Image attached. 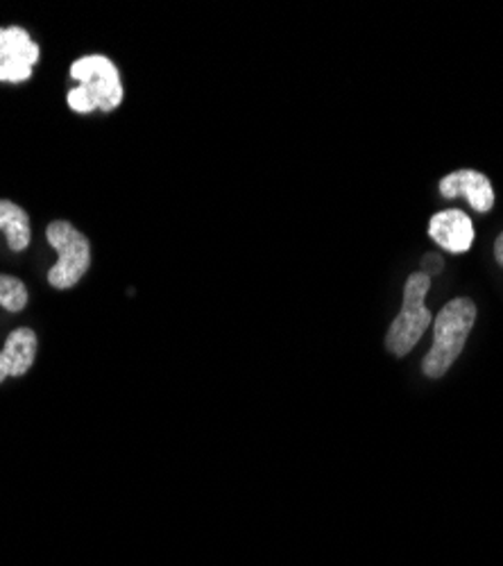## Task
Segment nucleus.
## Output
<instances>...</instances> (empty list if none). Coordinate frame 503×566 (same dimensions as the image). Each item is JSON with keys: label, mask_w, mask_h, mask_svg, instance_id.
Listing matches in <instances>:
<instances>
[{"label": "nucleus", "mask_w": 503, "mask_h": 566, "mask_svg": "<svg viewBox=\"0 0 503 566\" xmlns=\"http://www.w3.org/2000/svg\"><path fill=\"white\" fill-rule=\"evenodd\" d=\"M440 196L444 200L465 198L479 213H488L494 207V191L490 179L479 170H455L440 181Z\"/></svg>", "instance_id": "6"}, {"label": "nucleus", "mask_w": 503, "mask_h": 566, "mask_svg": "<svg viewBox=\"0 0 503 566\" xmlns=\"http://www.w3.org/2000/svg\"><path fill=\"white\" fill-rule=\"evenodd\" d=\"M45 239L60 254V261L49 270V283L57 291L75 289L91 268L88 239L66 220H55L45 227Z\"/></svg>", "instance_id": "4"}, {"label": "nucleus", "mask_w": 503, "mask_h": 566, "mask_svg": "<svg viewBox=\"0 0 503 566\" xmlns=\"http://www.w3.org/2000/svg\"><path fill=\"white\" fill-rule=\"evenodd\" d=\"M71 77L77 86L69 91L66 103L75 114H91L96 109L109 114L118 109L125 98L120 73L105 55L80 57L71 66Z\"/></svg>", "instance_id": "1"}, {"label": "nucleus", "mask_w": 503, "mask_h": 566, "mask_svg": "<svg viewBox=\"0 0 503 566\" xmlns=\"http://www.w3.org/2000/svg\"><path fill=\"white\" fill-rule=\"evenodd\" d=\"M429 235L447 252L463 254L474 243V227L461 209L440 211L429 222Z\"/></svg>", "instance_id": "7"}, {"label": "nucleus", "mask_w": 503, "mask_h": 566, "mask_svg": "<svg viewBox=\"0 0 503 566\" xmlns=\"http://www.w3.org/2000/svg\"><path fill=\"white\" fill-rule=\"evenodd\" d=\"M476 319V306L470 297L451 300L433 322V347L427 354L422 369L429 379H440V376L451 369L455 358L461 356L468 336Z\"/></svg>", "instance_id": "2"}, {"label": "nucleus", "mask_w": 503, "mask_h": 566, "mask_svg": "<svg viewBox=\"0 0 503 566\" xmlns=\"http://www.w3.org/2000/svg\"><path fill=\"white\" fill-rule=\"evenodd\" d=\"M36 62L39 45L28 30L19 25L0 28V82H28Z\"/></svg>", "instance_id": "5"}, {"label": "nucleus", "mask_w": 503, "mask_h": 566, "mask_svg": "<svg viewBox=\"0 0 503 566\" xmlns=\"http://www.w3.org/2000/svg\"><path fill=\"white\" fill-rule=\"evenodd\" d=\"M36 360V334L28 326L14 328V332L8 336L3 352H0V386L6 384V379L14 376H25L30 367Z\"/></svg>", "instance_id": "8"}, {"label": "nucleus", "mask_w": 503, "mask_h": 566, "mask_svg": "<svg viewBox=\"0 0 503 566\" xmlns=\"http://www.w3.org/2000/svg\"><path fill=\"white\" fill-rule=\"evenodd\" d=\"M431 289V276L425 272L410 274L404 289V306L399 315L392 319L388 336H386V347L392 356H406L410 349H413L420 338L425 336L427 328L433 322L431 311L425 306V297Z\"/></svg>", "instance_id": "3"}, {"label": "nucleus", "mask_w": 503, "mask_h": 566, "mask_svg": "<svg viewBox=\"0 0 503 566\" xmlns=\"http://www.w3.org/2000/svg\"><path fill=\"white\" fill-rule=\"evenodd\" d=\"M494 259H496V263L503 268V233L499 235L496 243H494Z\"/></svg>", "instance_id": "12"}, {"label": "nucleus", "mask_w": 503, "mask_h": 566, "mask_svg": "<svg viewBox=\"0 0 503 566\" xmlns=\"http://www.w3.org/2000/svg\"><path fill=\"white\" fill-rule=\"evenodd\" d=\"M0 231L8 233L12 252H23L30 245V216L14 202L0 200Z\"/></svg>", "instance_id": "9"}, {"label": "nucleus", "mask_w": 503, "mask_h": 566, "mask_svg": "<svg viewBox=\"0 0 503 566\" xmlns=\"http://www.w3.org/2000/svg\"><path fill=\"white\" fill-rule=\"evenodd\" d=\"M422 265H425V274H440L442 272V256H438V254H427L425 256V261H422Z\"/></svg>", "instance_id": "11"}, {"label": "nucleus", "mask_w": 503, "mask_h": 566, "mask_svg": "<svg viewBox=\"0 0 503 566\" xmlns=\"http://www.w3.org/2000/svg\"><path fill=\"white\" fill-rule=\"evenodd\" d=\"M28 289L25 283L17 276L0 274V306L8 313H21L28 306Z\"/></svg>", "instance_id": "10"}]
</instances>
